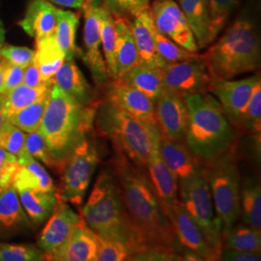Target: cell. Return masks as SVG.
<instances>
[{
	"label": "cell",
	"instance_id": "cell-11",
	"mask_svg": "<svg viewBox=\"0 0 261 261\" xmlns=\"http://www.w3.org/2000/svg\"><path fill=\"white\" fill-rule=\"evenodd\" d=\"M259 83L260 75L257 74L238 81H212L209 85V92L217 97L226 119L238 132L241 130L243 115L252 91Z\"/></svg>",
	"mask_w": 261,
	"mask_h": 261
},
{
	"label": "cell",
	"instance_id": "cell-17",
	"mask_svg": "<svg viewBox=\"0 0 261 261\" xmlns=\"http://www.w3.org/2000/svg\"><path fill=\"white\" fill-rule=\"evenodd\" d=\"M179 244L187 250L196 252L203 260H219V256L206 242L195 221L187 212L180 199L168 216Z\"/></svg>",
	"mask_w": 261,
	"mask_h": 261
},
{
	"label": "cell",
	"instance_id": "cell-22",
	"mask_svg": "<svg viewBox=\"0 0 261 261\" xmlns=\"http://www.w3.org/2000/svg\"><path fill=\"white\" fill-rule=\"evenodd\" d=\"M57 9L48 0H30L24 17L18 24L35 40L53 35L56 31Z\"/></svg>",
	"mask_w": 261,
	"mask_h": 261
},
{
	"label": "cell",
	"instance_id": "cell-1",
	"mask_svg": "<svg viewBox=\"0 0 261 261\" xmlns=\"http://www.w3.org/2000/svg\"><path fill=\"white\" fill-rule=\"evenodd\" d=\"M111 169L118 183L130 225L140 244L139 252L160 250L180 255L183 259L184 248L178 242L145 168L137 167L116 154Z\"/></svg>",
	"mask_w": 261,
	"mask_h": 261
},
{
	"label": "cell",
	"instance_id": "cell-19",
	"mask_svg": "<svg viewBox=\"0 0 261 261\" xmlns=\"http://www.w3.org/2000/svg\"><path fill=\"white\" fill-rule=\"evenodd\" d=\"M160 141L155 144L152 150L145 168L148 171V177L159 201L166 215L168 216L170 210L179 199L178 180L176 175L161 157L159 149Z\"/></svg>",
	"mask_w": 261,
	"mask_h": 261
},
{
	"label": "cell",
	"instance_id": "cell-26",
	"mask_svg": "<svg viewBox=\"0 0 261 261\" xmlns=\"http://www.w3.org/2000/svg\"><path fill=\"white\" fill-rule=\"evenodd\" d=\"M65 59V54L58 46L55 33L36 40V50L33 61L47 84H54V76Z\"/></svg>",
	"mask_w": 261,
	"mask_h": 261
},
{
	"label": "cell",
	"instance_id": "cell-2",
	"mask_svg": "<svg viewBox=\"0 0 261 261\" xmlns=\"http://www.w3.org/2000/svg\"><path fill=\"white\" fill-rule=\"evenodd\" d=\"M98 103L84 106L56 84L51 85L47 108L38 130L46 141L58 171L62 170L75 146L93 129Z\"/></svg>",
	"mask_w": 261,
	"mask_h": 261
},
{
	"label": "cell",
	"instance_id": "cell-14",
	"mask_svg": "<svg viewBox=\"0 0 261 261\" xmlns=\"http://www.w3.org/2000/svg\"><path fill=\"white\" fill-rule=\"evenodd\" d=\"M154 103L155 118L162 138L184 140L189 125V111L184 97L164 90Z\"/></svg>",
	"mask_w": 261,
	"mask_h": 261
},
{
	"label": "cell",
	"instance_id": "cell-27",
	"mask_svg": "<svg viewBox=\"0 0 261 261\" xmlns=\"http://www.w3.org/2000/svg\"><path fill=\"white\" fill-rule=\"evenodd\" d=\"M30 224L13 185L0 192V233H9Z\"/></svg>",
	"mask_w": 261,
	"mask_h": 261
},
{
	"label": "cell",
	"instance_id": "cell-52",
	"mask_svg": "<svg viewBox=\"0 0 261 261\" xmlns=\"http://www.w3.org/2000/svg\"><path fill=\"white\" fill-rule=\"evenodd\" d=\"M4 41H5V29L3 27L2 20L0 19V48L4 46Z\"/></svg>",
	"mask_w": 261,
	"mask_h": 261
},
{
	"label": "cell",
	"instance_id": "cell-16",
	"mask_svg": "<svg viewBox=\"0 0 261 261\" xmlns=\"http://www.w3.org/2000/svg\"><path fill=\"white\" fill-rule=\"evenodd\" d=\"M83 221L82 216L75 213L66 201L57 197L50 218L39 235L38 248L44 252L58 248L70 238Z\"/></svg>",
	"mask_w": 261,
	"mask_h": 261
},
{
	"label": "cell",
	"instance_id": "cell-12",
	"mask_svg": "<svg viewBox=\"0 0 261 261\" xmlns=\"http://www.w3.org/2000/svg\"><path fill=\"white\" fill-rule=\"evenodd\" d=\"M83 8L84 11V42L85 51H81L82 57L93 76L95 84L98 86H103L110 79L107 72L103 53L101 51L100 14L102 2L85 3Z\"/></svg>",
	"mask_w": 261,
	"mask_h": 261
},
{
	"label": "cell",
	"instance_id": "cell-51",
	"mask_svg": "<svg viewBox=\"0 0 261 261\" xmlns=\"http://www.w3.org/2000/svg\"><path fill=\"white\" fill-rule=\"evenodd\" d=\"M4 103H5V95L4 94H0V130L2 129V127L7 122V117L5 115Z\"/></svg>",
	"mask_w": 261,
	"mask_h": 261
},
{
	"label": "cell",
	"instance_id": "cell-10",
	"mask_svg": "<svg viewBox=\"0 0 261 261\" xmlns=\"http://www.w3.org/2000/svg\"><path fill=\"white\" fill-rule=\"evenodd\" d=\"M164 90L186 97L209 92L212 77L202 56L168 64L162 70Z\"/></svg>",
	"mask_w": 261,
	"mask_h": 261
},
{
	"label": "cell",
	"instance_id": "cell-39",
	"mask_svg": "<svg viewBox=\"0 0 261 261\" xmlns=\"http://www.w3.org/2000/svg\"><path fill=\"white\" fill-rule=\"evenodd\" d=\"M261 122V83L257 84L253 91L247 109L244 112L241 130L253 134L260 140Z\"/></svg>",
	"mask_w": 261,
	"mask_h": 261
},
{
	"label": "cell",
	"instance_id": "cell-35",
	"mask_svg": "<svg viewBox=\"0 0 261 261\" xmlns=\"http://www.w3.org/2000/svg\"><path fill=\"white\" fill-rule=\"evenodd\" d=\"M100 30H101V43L103 47V58L107 67V72L110 80L117 79L116 66L114 59L115 47V28L114 17L110 11L106 9L102 4L100 14Z\"/></svg>",
	"mask_w": 261,
	"mask_h": 261
},
{
	"label": "cell",
	"instance_id": "cell-28",
	"mask_svg": "<svg viewBox=\"0 0 261 261\" xmlns=\"http://www.w3.org/2000/svg\"><path fill=\"white\" fill-rule=\"evenodd\" d=\"M239 208L243 223L261 232V188L257 178L241 180Z\"/></svg>",
	"mask_w": 261,
	"mask_h": 261
},
{
	"label": "cell",
	"instance_id": "cell-30",
	"mask_svg": "<svg viewBox=\"0 0 261 261\" xmlns=\"http://www.w3.org/2000/svg\"><path fill=\"white\" fill-rule=\"evenodd\" d=\"M119 79L146 95L153 103L164 91L162 70L158 68L139 63Z\"/></svg>",
	"mask_w": 261,
	"mask_h": 261
},
{
	"label": "cell",
	"instance_id": "cell-33",
	"mask_svg": "<svg viewBox=\"0 0 261 261\" xmlns=\"http://www.w3.org/2000/svg\"><path fill=\"white\" fill-rule=\"evenodd\" d=\"M80 19L74 12L57 9V19L55 31L56 42L65 54V60H74L79 51L75 47V33Z\"/></svg>",
	"mask_w": 261,
	"mask_h": 261
},
{
	"label": "cell",
	"instance_id": "cell-42",
	"mask_svg": "<svg viewBox=\"0 0 261 261\" xmlns=\"http://www.w3.org/2000/svg\"><path fill=\"white\" fill-rule=\"evenodd\" d=\"M25 134L8 120L0 130V147L6 150L17 159L20 157L24 151Z\"/></svg>",
	"mask_w": 261,
	"mask_h": 261
},
{
	"label": "cell",
	"instance_id": "cell-31",
	"mask_svg": "<svg viewBox=\"0 0 261 261\" xmlns=\"http://www.w3.org/2000/svg\"><path fill=\"white\" fill-rule=\"evenodd\" d=\"M19 198L29 219L35 224H41L47 220L57 201L56 191L21 190L19 191Z\"/></svg>",
	"mask_w": 261,
	"mask_h": 261
},
{
	"label": "cell",
	"instance_id": "cell-5",
	"mask_svg": "<svg viewBox=\"0 0 261 261\" xmlns=\"http://www.w3.org/2000/svg\"><path fill=\"white\" fill-rule=\"evenodd\" d=\"M201 56L212 81L232 80L258 70L260 44L253 22L245 17L238 18Z\"/></svg>",
	"mask_w": 261,
	"mask_h": 261
},
{
	"label": "cell",
	"instance_id": "cell-38",
	"mask_svg": "<svg viewBox=\"0 0 261 261\" xmlns=\"http://www.w3.org/2000/svg\"><path fill=\"white\" fill-rule=\"evenodd\" d=\"M154 42L159 56L168 65L199 56L197 53H192L186 48L179 46L169 38L160 33L156 28L154 30Z\"/></svg>",
	"mask_w": 261,
	"mask_h": 261
},
{
	"label": "cell",
	"instance_id": "cell-29",
	"mask_svg": "<svg viewBox=\"0 0 261 261\" xmlns=\"http://www.w3.org/2000/svg\"><path fill=\"white\" fill-rule=\"evenodd\" d=\"M178 6L186 18L198 49L209 46V14L207 0H177Z\"/></svg>",
	"mask_w": 261,
	"mask_h": 261
},
{
	"label": "cell",
	"instance_id": "cell-49",
	"mask_svg": "<svg viewBox=\"0 0 261 261\" xmlns=\"http://www.w3.org/2000/svg\"><path fill=\"white\" fill-rule=\"evenodd\" d=\"M22 84L29 87H40L47 86L51 84H47L38 70L37 66L35 65L34 61H32L29 65L24 68L23 72V81Z\"/></svg>",
	"mask_w": 261,
	"mask_h": 261
},
{
	"label": "cell",
	"instance_id": "cell-47",
	"mask_svg": "<svg viewBox=\"0 0 261 261\" xmlns=\"http://www.w3.org/2000/svg\"><path fill=\"white\" fill-rule=\"evenodd\" d=\"M0 62L3 68L4 87H5V93H6L22 84L24 68L12 64L1 57H0Z\"/></svg>",
	"mask_w": 261,
	"mask_h": 261
},
{
	"label": "cell",
	"instance_id": "cell-46",
	"mask_svg": "<svg viewBox=\"0 0 261 261\" xmlns=\"http://www.w3.org/2000/svg\"><path fill=\"white\" fill-rule=\"evenodd\" d=\"M18 159L0 147V191L12 185L15 171L18 168Z\"/></svg>",
	"mask_w": 261,
	"mask_h": 261
},
{
	"label": "cell",
	"instance_id": "cell-44",
	"mask_svg": "<svg viewBox=\"0 0 261 261\" xmlns=\"http://www.w3.org/2000/svg\"><path fill=\"white\" fill-rule=\"evenodd\" d=\"M24 150L33 158L38 159L45 165L56 169V162L51 158L47 143L39 130L28 133L25 136Z\"/></svg>",
	"mask_w": 261,
	"mask_h": 261
},
{
	"label": "cell",
	"instance_id": "cell-55",
	"mask_svg": "<svg viewBox=\"0 0 261 261\" xmlns=\"http://www.w3.org/2000/svg\"><path fill=\"white\" fill-rule=\"evenodd\" d=\"M0 192H1V191H0Z\"/></svg>",
	"mask_w": 261,
	"mask_h": 261
},
{
	"label": "cell",
	"instance_id": "cell-41",
	"mask_svg": "<svg viewBox=\"0 0 261 261\" xmlns=\"http://www.w3.org/2000/svg\"><path fill=\"white\" fill-rule=\"evenodd\" d=\"M98 240L99 247L95 261L130 260L132 252L126 244L119 240L100 236H98Z\"/></svg>",
	"mask_w": 261,
	"mask_h": 261
},
{
	"label": "cell",
	"instance_id": "cell-8",
	"mask_svg": "<svg viewBox=\"0 0 261 261\" xmlns=\"http://www.w3.org/2000/svg\"><path fill=\"white\" fill-rule=\"evenodd\" d=\"M178 195L206 242L219 256L222 250V223L216 214L202 166L192 176L178 182Z\"/></svg>",
	"mask_w": 261,
	"mask_h": 261
},
{
	"label": "cell",
	"instance_id": "cell-45",
	"mask_svg": "<svg viewBox=\"0 0 261 261\" xmlns=\"http://www.w3.org/2000/svg\"><path fill=\"white\" fill-rule=\"evenodd\" d=\"M35 50L27 47L3 46L0 48V57L12 64L25 68L34 59Z\"/></svg>",
	"mask_w": 261,
	"mask_h": 261
},
{
	"label": "cell",
	"instance_id": "cell-53",
	"mask_svg": "<svg viewBox=\"0 0 261 261\" xmlns=\"http://www.w3.org/2000/svg\"><path fill=\"white\" fill-rule=\"evenodd\" d=\"M5 93V87H4V76H3V68L0 62V94Z\"/></svg>",
	"mask_w": 261,
	"mask_h": 261
},
{
	"label": "cell",
	"instance_id": "cell-23",
	"mask_svg": "<svg viewBox=\"0 0 261 261\" xmlns=\"http://www.w3.org/2000/svg\"><path fill=\"white\" fill-rule=\"evenodd\" d=\"M53 83L77 103L90 106L98 103L93 88L84 77L74 60H65L57 70Z\"/></svg>",
	"mask_w": 261,
	"mask_h": 261
},
{
	"label": "cell",
	"instance_id": "cell-13",
	"mask_svg": "<svg viewBox=\"0 0 261 261\" xmlns=\"http://www.w3.org/2000/svg\"><path fill=\"white\" fill-rule=\"evenodd\" d=\"M150 9L154 25L160 33L188 50L197 53L195 36L174 0H154Z\"/></svg>",
	"mask_w": 261,
	"mask_h": 261
},
{
	"label": "cell",
	"instance_id": "cell-3",
	"mask_svg": "<svg viewBox=\"0 0 261 261\" xmlns=\"http://www.w3.org/2000/svg\"><path fill=\"white\" fill-rule=\"evenodd\" d=\"M189 111V125L184 141L201 160L215 158L233 150L238 130L226 119L213 95L192 94L184 97Z\"/></svg>",
	"mask_w": 261,
	"mask_h": 261
},
{
	"label": "cell",
	"instance_id": "cell-36",
	"mask_svg": "<svg viewBox=\"0 0 261 261\" xmlns=\"http://www.w3.org/2000/svg\"><path fill=\"white\" fill-rule=\"evenodd\" d=\"M49 92L50 89L35 102L12 115L8 118V121L24 133H32L38 130L47 108Z\"/></svg>",
	"mask_w": 261,
	"mask_h": 261
},
{
	"label": "cell",
	"instance_id": "cell-40",
	"mask_svg": "<svg viewBox=\"0 0 261 261\" xmlns=\"http://www.w3.org/2000/svg\"><path fill=\"white\" fill-rule=\"evenodd\" d=\"M45 260V252L34 246L0 244V261Z\"/></svg>",
	"mask_w": 261,
	"mask_h": 261
},
{
	"label": "cell",
	"instance_id": "cell-20",
	"mask_svg": "<svg viewBox=\"0 0 261 261\" xmlns=\"http://www.w3.org/2000/svg\"><path fill=\"white\" fill-rule=\"evenodd\" d=\"M130 20V29L139 55V63L163 70L168 64L159 56L154 42L155 25L151 9H145Z\"/></svg>",
	"mask_w": 261,
	"mask_h": 261
},
{
	"label": "cell",
	"instance_id": "cell-21",
	"mask_svg": "<svg viewBox=\"0 0 261 261\" xmlns=\"http://www.w3.org/2000/svg\"><path fill=\"white\" fill-rule=\"evenodd\" d=\"M159 149L161 157L176 175L178 182L192 176L202 166V160L192 152L184 140L161 138Z\"/></svg>",
	"mask_w": 261,
	"mask_h": 261
},
{
	"label": "cell",
	"instance_id": "cell-43",
	"mask_svg": "<svg viewBox=\"0 0 261 261\" xmlns=\"http://www.w3.org/2000/svg\"><path fill=\"white\" fill-rule=\"evenodd\" d=\"M102 4L112 15L132 19L149 8L150 0H102Z\"/></svg>",
	"mask_w": 261,
	"mask_h": 261
},
{
	"label": "cell",
	"instance_id": "cell-7",
	"mask_svg": "<svg viewBox=\"0 0 261 261\" xmlns=\"http://www.w3.org/2000/svg\"><path fill=\"white\" fill-rule=\"evenodd\" d=\"M202 168L210 187L215 211L222 223V231L240 219L241 179L233 150L208 160H202Z\"/></svg>",
	"mask_w": 261,
	"mask_h": 261
},
{
	"label": "cell",
	"instance_id": "cell-48",
	"mask_svg": "<svg viewBox=\"0 0 261 261\" xmlns=\"http://www.w3.org/2000/svg\"><path fill=\"white\" fill-rule=\"evenodd\" d=\"M219 259L227 261H259L261 260V254L260 252H245L222 248L219 254Z\"/></svg>",
	"mask_w": 261,
	"mask_h": 261
},
{
	"label": "cell",
	"instance_id": "cell-54",
	"mask_svg": "<svg viewBox=\"0 0 261 261\" xmlns=\"http://www.w3.org/2000/svg\"><path fill=\"white\" fill-rule=\"evenodd\" d=\"M100 2H102V0H85L84 4L85 3H100Z\"/></svg>",
	"mask_w": 261,
	"mask_h": 261
},
{
	"label": "cell",
	"instance_id": "cell-34",
	"mask_svg": "<svg viewBox=\"0 0 261 261\" xmlns=\"http://www.w3.org/2000/svg\"><path fill=\"white\" fill-rule=\"evenodd\" d=\"M53 85V84H51ZM51 85L40 86V87H29L23 84L15 87L14 89L4 93L5 95V115L10 118L12 115L27 108L29 105L35 102L40 97L47 92Z\"/></svg>",
	"mask_w": 261,
	"mask_h": 261
},
{
	"label": "cell",
	"instance_id": "cell-32",
	"mask_svg": "<svg viewBox=\"0 0 261 261\" xmlns=\"http://www.w3.org/2000/svg\"><path fill=\"white\" fill-rule=\"evenodd\" d=\"M222 248L245 252H260L261 232L245 223H235L222 231Z\"/></svg>",
	"mask_w": 261,
	"mask_h": 261
},
{
	"label": "cell",
	"instance_id": "cell-25",
	"mask_svg": "<svg viewBox=\"0 0 261 261\" xmlns=\"http://www.w3.org/2000/svg\"><path fill=\"white\" fill-rule=\"evenodd\" d=\"M113 17L115 28L114 59L117 77H120L139 64V55L130 29V19L114 15Z\"/></svg>",
	"mask_w": 261,
	"mask_h": 261
},
{
	"label": "cell",
	"instance_id": "cell-4",
	"mask_svg": "<svg viewBox=\"0 0 261 261\" xmlns=\"http://www.w3.org/2000/svg\"><path fill=\"white\" fill-rule=\"evenodd\" d=\"M81 216L86 225L98 236L126 244L132 252L130 260L132 256L140 252V244L130 225L120 189L112 169L100 173Z\"/></svg>",
	"mask_w": 261,
	"mask_h": 261
},
{
	"label": "cell",
	"instance_id": "cell-18",
	"mask_svg": "<svg viewBox=\"0 0 261 261\" xmlns=\"http://www.w3.org/2000/svg\"><path fill=\"white\" fill-rule=\"evenodd\" d=\"M98 247L97 234L83 221L64 244L50 252H45V260H96Z\"/></svg>",
	"mask_w": 261,
	"mask_h": 261
},
{
	"label": "cell",
	"instance_id": "cell-37",
	"mask_svg": "<svg viewBox=\"0 0 261 261\" xmlns=\"http://www.w3.org/2000/svg\"><path fill=\"white\" fill-rule=\"evenodd\" d=\"M240 0H207L209 14L208 40L211 45L224 29Z\"/></svg>",
	"mask_w": 261,
	"mask_h": 261
},
{
	"label": "cell",
	"instance_id": "cell-24",
	"mask_svg": "<svg viewBox=\"0 0 261 261\" xmlns=\"http://www.w3.org/2000/svg\"><path fill=\"white\" fill-rule=\"evenodd\" d=\"M18 168L12 180V185L16 188L17 192L21 190L56 191L53 179L35 158L24 152L18 158Z\"/></svg>",
	"mask_w": 261,
	"mask_h": 261
},
{
	"label": "cell",
	"instance_id": "cell-50",
	"mask_svg": "<svg viewBox=\"0 0 261 261\" xmlns=\"http://www.w3.org/2000/svg\"><path fill=\"white\" fill-rule=\"evenodd\" d=\"M49 2L56 3L59 6L67 7V8H83L85 0H48Z\"/></svg>",
	"mask_w": 261,
	"mask_h": 261
},
{
	"label": "cell",
	"instance_id": "cell-15",
	"mask_svg": "<svg viewBox=\"0 0 261 261\" xmlns=\"http://www.w3.org/2000/svg\"><path fill=\"white\" fill-rule=\"evenodd\" d=\"M106 86V101L141 121L155 124V103L121 79L110 80Z\"/></svg>",
	"mask_w": 261,
	"mask_h": 261
},
{
	"label": "cell",
	"instance_id": "cell-9",
	"mask_svg": "<svg viewBox=\"0 0 261 261\" xmlns=\"http://www.w3.org/2000/svg\"><path fill=\"white\" fill-rule=\"evenodd\" d=\"M100 162V154L93 140L84 138L62 168L61 185L56 196L66 202L81 205Z\"/></svg>",
	"mask_w": 261,
	"mask_h": 261
},
{
	"label": "cell",
	"instance_id": "cell-6",
	"mask_svg": "<svg viewBox=\"0 0 261 261\" xmlns=\"http://www.w3.org/2000/svg\"><path fill=\"white\" fill-rule=\"evenodd\" d=\"M94 125L111 140L117 155L140 168L146 167L152 150L162 138L157 123L141 121L108 101L98 103Z\"/></svg>",
	"mask_w": 261,
	"mask_h": 261
}]
</instances>
